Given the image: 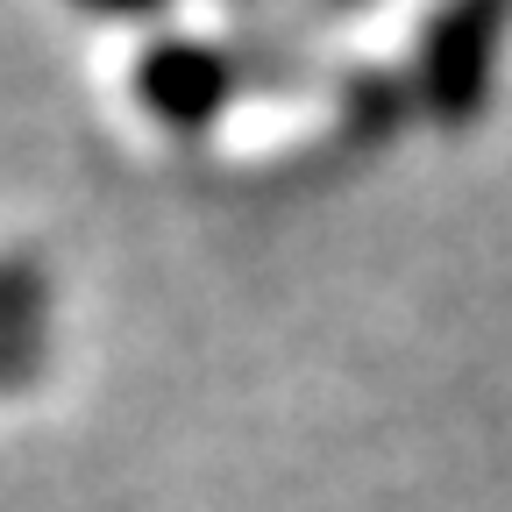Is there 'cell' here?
<instances>
[{
    "label": "cell",
    "instance_id": "7a4b0ae2",
    "mask_svg": "<svg viewBox=\"0 0 512 512\" xmlns=\"http://www.w3.org/2000/svg\"><path fill=\"white\" fill-rule=\"evenodd\" d=\"M79 8H100V15H143V8H157V0H79Z\"/></svg>",
    "mask_w": 512,
    "mask_h": 512
},
{
    "label": "cell",
    "instance_id": "6da1fadb",
    "mask_svg": "<svg viewBox=\"0 0 512 512\" xmlns=\"http://www.w3.org/2000/svg\"><path fill=\"white\" fill-rule=\"evenodd\" d=\"M143 100L157 107V121H178V128H192V121H207L221 100H228V64L214 57V50H200V43H157L150 57H143Z\"/></svg>",
    "mask_w": 512,
    "mask_h": 512
}]
</instances>
